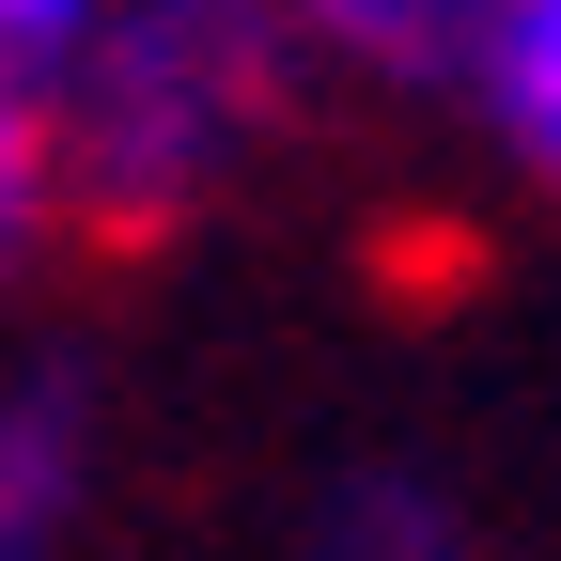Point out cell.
I'll use <instances>...</instances> for the list:
<instances>
[{
    "label": "cell",
    "mask_w": 561,
    "mask_h": 561,
    "mask_svg": "<svg viewBox=\"0 0 561 561\" xmlns=\"http://www.w3.org/2000/svg\"><path fill=\"white\" fill-rule=\"evenodd\" d=\"M297 561H500V530H483V500H468L453 468L359 453V468L297 515Z\"/></svg>",
    "instance_id": "5"
},
{
    "label": "cell",
    "mask_w": 561,
    "mask_h": 561,
    "mask_svg": "<svg viewBox=\"0 0 561 561\" xmlns=\"http://www.w3.org/2000/svg\"><path fill=\"white\" fill-rule=\"evenodd\" d=\"M110 500V375L94 343H16L0 359V561H79Z\"/></svg>",
    "instance_id": "2"
},
{
    "label": "cell",
    "mask_w": 561,
    "mask_h": 561,
    "mask_svg": "<svg viewBox=\"0 0 561 561\" xmlns=\"http://www.w3.org/2000/svg\"><path fill=\"white\" fill-rule=\"evenodd\" d=\"M79 47V0H0V312L47 280L62 250V157H47V94Z\"/></svg>",
    "instance_id": "3"
},
{
    "label": "cell",
    "mask_w": 561,
    "mask_h": 561,
    "mask_svg": "<svg viewBox=\"0 0 561 561\" xmlns=\"http://www.w3.org/2000/svg\"><path fill=\"white\" fill-rule=\"evenodd\" d=\"M297 110H312V32L265 0H79V47L47 94L62 234L94 250L203 234Z\"/></svg>",
    "instance_id": "1"
},
{
    "label": "cell",
    "mask_w": 561,
    "mask_h": 561,
    "mask_svg": "<svg viewBox=\"0 0 561 561\" xmlns=\"http://www.w3.org/2000/svg\"><path fill=\"white\" fill-rule=\"evenodd\" d=\"M453 110L483 125V157H500L530 203H561V0H468Z\"/></svg>",
    "instance_id": "4"
}]
</instances>
